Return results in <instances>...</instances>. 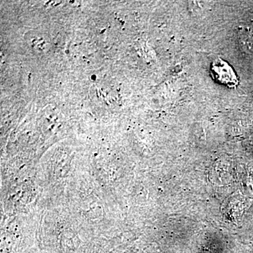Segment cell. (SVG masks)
I'll return each instance as SVG.
<instances>
[{"instance_id": "6da1fadb", "label": "cell", "mask_w": 253, "mask_h": 253, "mask_svg": "<svg viewBox=\"0 0 253 253\" xmlns=\"http://www.w3.org/2000/svg\"><path fill=\"white\" fill-rule=\"evenodd\" d=\"M211 73L214 81L229 88L236 87L239 84V80L234 69L224 60L218 59L213 61Z\"/></svg>"}]
</instances>
